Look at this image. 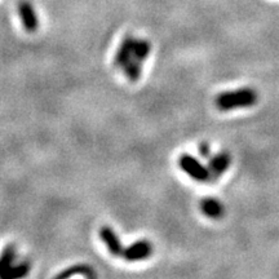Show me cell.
Masks as SVG:
<instances>
[{
	"label": "cell",
	"mask_w": 279,
	"mask_h": 279,
	"mask_svg": "<svg viewBox=\"0 0 279 279\" xmlns=\"http://www.w3.org/2000/svg\"><path fill=\"white\" fill-rule=\"evenodd\" d=\"M152 254V244L149 240H138L136 243H132L128 247L123 248L122 256L126 261L136 262L149 258Z\"/></svg>",
	"instance_id": "obj_3"
},
{
	"label": "cell",
	"mask_w": 279,
	"mask_h": 279,
	"mask_svg": "<svg viewBox=\"0 0 279 279\" xmlns=\"http://www.w3.org/2000/svg\"><path fill=\"white\" fill-rule=\"evenodd\" d=\"M30 273V264L28 261H22L20 264H13L12 268L8 270V273L6 274L3 279H18L24 278Z\"/></svg>",
	"instance_id": "obj_12"
},
{
	"label": "cell",
	"mask_w": 279,
	"mask_h": 279,
	"mask_svg": "<svg viewBox=\"0 0 279 279\" xmlns=\"http://www.w3.org/2000/svg\"><path fill=\"white\" fill-rule=\"evenodd\" d=\"M16 258V247L14 244H8L0 254V278L3 279L8 270L12 268Z\"/></svg>",
	"instance_id": "obj_10"
},
{
	"label": "cell",
	"mask_w": 279,
	"mask_h": 279,
	"mask_svg": "<svg viewBox=\"0 0 279 279\" xmlns=\"http://www.w3.org/2000/svg\"><path fill=\"white\" fill-rule=\"evenodd\" d=\"M178 166L186 174H189L192 180L199 182H210L208 168L202 164L196 158L190 154H182L178 159Z\"/></svg>",
	"instance_id": "obj_2"
},
{
	"label": "cell",
	"mask_w": 279,
	"mask_h": 279,
	"mask_svg": "<svg viewBox=\"0 0 279 279\" xmlns=\"http://www.w3.org/2000/svg\"><path fill=\"white\" fill-rule=\"evenodd\" d=\"M200 210L202 212L210 218H221L224 216V206L220 200H217L214 198H206L200 202Z\"/></svg>",
	"instance_id": "obj_8"
},
{
	"label": "cell",
	"mask_w": 279,
	"mask_h": 279,
	"mask_svg": "<svg viewBox=\"0 0 279 279\" xmlns=\"http://www.w3.org/2000/svg\"><path fill=\"white\" fill-rule=\"evenodd\" d=\"M232 163V156L228 152H220L214 155L208 163V172H210V182H214L225 174Z\"/></svg>",
	"instance_id": "obj_4"
},
{
	"label": "cell",
	"mask_w": 279,
	"mask_h": 279,
	"mask_svg": "<svg viewBox=\"0 0 279 279\" xmlns=\"http://www.w3.org/2000/svg\"><path fill=\"white\" fill-rule=\"evenodd\" d=\"M136 38L132 35H126L119 46L118 50L115 53L112 65L118 68H123V66L132 58V50H134V44Z\"/></svg>",
	"instance_id": "obj_6"
},
{
	"label": "cell",
	"mask_w": 279,
	"mask_h": 279,
	"mask_svg": "<svg viewBox=\"0 0 279 279\" xmlns=\"http://www.w3.org/2000/svg\"><path fill=\"white\" fill-rule=\"evenodd\" d=\"M258 94L252 88H240L236 90L222 92L214 98V106L220 112H229L234 108L254 106L258 102Z\"/></svg>",
	"instance_id": "obj_1"
},
{
	"label": "cell",
	"mask_w": 279,
	"mask_h": 279,
	"mask_svg": "<svg viewBox=\"0 0 279 279\" xmlns=\"http://www.w3.org/2000/svg\"><path fill=\"white\" fill-rule=\"evenodd\" d=\"M199 152L203 158H210L211 156V148H210V144L207 142H202L199 146Z\"/></svg>",
	"instance_id": "obj_13"
},
{
	"label": "cell",
	"mask_w": 279,
	"mask_h": 279,
	"mask_svg": "<svg viewBox=\"0 0 279 279\" xmlns=\"http://www.w3.org/2000/svg\"><path fill=\"white\" fill-rule=\"evenodd\" d=\"M18 14L21 18L22 26L25 28V30L30 34L35 32L39 28V21H38V16L35 13L34 6L32 4L24 0L18 4Z\"/></svg>",
	"instance_id": "obj_5"
},
{
	"label": "cell",
	"mask_w": 279,
	"mask_h": 279,
	"mask_svg": "<svg viewBox=\"0 0 279 279\" xmlns=\"http://www.w3.org/2000/svg\"><path fill=\"white\" fill-rule=\"evenodd\" d=\"M100 238L108 247V252L112 254V256H116V258H120L122 252H123V246L120 243V239H119L118 234L114 232L110 226H102L100 229Z\"/></svg>",
	"instance_id": "obj_7"
},
{
	"label": "cell",
	"mask_w": 279,
	"mask_h": 279,
	"mask_svg": "<svg viewBox=\"0 0 279 279\" xmlns=\"http://www.w3.org/2000/svg\"><path fill=\"white\" fill-rule=\"evenodd\" d=\"M72 276H83L88 279L96 278V273L94 270L92 269L88 265H83V264H79V265H74V266H70L68 269H65L64 272L58 273L56 276L57 279H68L72 278Z\"/></svg>",
	"instance_id": "obj_9"
},
{
	"label": "cell",
	"mask_w": 279,
	"mask_h": 279,
	"mask_svg": "<svg viewBox=\"0 0 279 279\" xmlns=\"http://www.w3.org/2000/svg\"><path fill=\"white\" fill-rule=\"evenodd\" d=\"M150 52H152L150 42L148 39H137L136 38L134 44V50H132V58L144 64L149 57Z\"/></svg>",
	"instance_id": "obj_11"
}]
</instances>
